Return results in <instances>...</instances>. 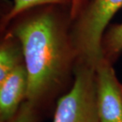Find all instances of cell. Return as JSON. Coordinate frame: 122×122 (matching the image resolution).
<instances>
[{
    "label": "cell",
    "instance_id": "obj_5",
    "mask_svg": "<svg viewBox=\"0 0 122 122\" xmlns=\"http://www.w3.org/2000/svg\"><path fill=\"white\" fill-rule=\"evenodd\" d=\"M28 83L25 63L0 81V122H6L17 113L26 99Z\"/></svg>",
    "mask_w": 122,
    "mask_h": 122
},
{
    "label": "cell",
    "instance_id": "obj_7",
    "mask_svg": "<svg viewBox=\"0 0 122 122\" xmlns=\"http://www.w3.org/2000/svg\"><path fill=\"white\" fill-rule=\"evenodd\" d=\"M71 2L72 0H13L11 9L6 14L2 20V28H6V26L14 19H16L21 14L36 7L67 5L69 6L70 10Z\"/></svg>",
    "mask_w": 122,
    "mask_h": 122
},
{
    "label": "cell",
    "instance_id": "obj_3",
    "mask_svg": "<svg viewBox=\"0 0 122 122\" xmlns=\"http://www.w3.org/2000/svg\"><path fill=\"white\" fill-rule=\"evenodd\" d=\"M52 122H100L94 66L78 62L71 87L56 102Z\"/></svg>",
    "mask_w": 122,
    "mask_h": 122
},
{
    "label": "cell",
    "instance_id": "obj_8",
    "mask_svg": "<svg viewBox=\"0 0 122 122\" xmlns=\"http://www.w3.org/2000/svg\"><path fill=\"white\" fill-rule=\"evenodd\" d=\"M102 58L113 63L122 52V23L111 26L102 41Z\"/></svg>",
    "mask_w": 122,
    "mask_h": 122
},
{
    "label": "cell",
    "instance_id": "obj_6",
    "mask_svg": "<svg viewBox=\"0 0 122 122\" xmlns=\"http://www.w3.org/2000/svg\"><path fill=\"white\" fill-rule=\"evenodd\" d=\"M24 63V52L20 41L8 32L0 45V81Z\"/></svg>",
    "mask_w": 122,
    "mask_h": 122
},
{
    "label": "cell",
    "instance_id": "obj_1",
    "mask_svg": "<svg viewBox=\"0 0 122 122\" xmlns=\"http://www.w3.org/2000/svg\"><path fill=\"white\" fill-rule=\"evenodd\" d=\"M54 6L30 14L9 32L20 41L28 73L26 101L45 120L57 100L71 87L78 62L71 32Z\"/></svg>",
    "mask_w": 122,
    "mask_h": 122
},
{
    "label": "cell",
    "instance_id": "obj_2",
    "mask_svg": "<svg viewBox=\"0 0 122 122\" xmlns=\"http://www.w3.org/2000/svg\"><path fill=\"white\" fill-rule=\"evenodd\" d=\"M121 7L122 0L88 1L71 30L79 62L96 67L102 59V37L109 21Z\"/></svg>",
    "mask_w": 122,
    "mask_h": 122
},
{
    "label": "cell",
    "instance_id": "obj_9",
    "mask_svg": "<svg viewBox=\"0 0 122 122\" xmlns=\"http://www.w3.org/2000/svg\"><path fill=\"white\" fill-rule=\"evenodd\" d=\"M44 118L28 101L25 100L13 117L6 122H42Z\"/></svg>",
    "mask_w": 122,
    "mask_h": 122
},
{
    "label": "cell",
    "instance_id": "obj_4",
    "mask_svg": "<svg viewBox=\"0 0 122 122\" xmlns=\"http://www.w3.org/2000/svg\"><path fill=\"white\" fill-rule=\"evenodd\" d=\"M95 79L100 122H122V82L113 63L102 58L95 67Z\"/></svg>",
    "mask_w": 122,
    "mask_h": 122
},
{
    "label": "cell",
    "instance_id": "obj_10",
    "mask_svg": "<svg viewBox=\"0 0 122 122\" xmlns=\"http://www.w3.org/2000/svg\"><path fill=\"white\" fill-rule=\"evenodd\" d=\"M87 2H88V0H72L69 10L71 20L74 21L79 16V14L81 13Z\"/></svg>",
    "mask_w": 122,
    "mask_h": 122
}]
</instances>
